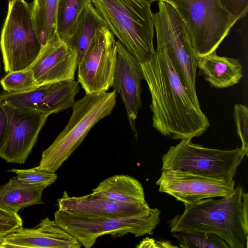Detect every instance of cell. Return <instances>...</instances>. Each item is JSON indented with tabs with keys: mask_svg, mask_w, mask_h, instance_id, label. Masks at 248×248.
I'll list each match as a JSON object with an SVG mask.
<instances>
[{
	"mask_svg": "<svg viewBox=\"0 0 248 248\" xmlns=\"http://www.w3.org/2000/svg\"><path fill=\"white\" fill-rule=\"evenodd\" d=\"M8 171L15 173L17 178L25 183L46 188L55 182L57 178V175L55 173L39 169L37 166L29 169H12Z\"/></svg>",
	"mask_w": 248,
	"mask_h": 248,
	"instance_id": "obj_26",
	"label": "cell"
},
{
	"mask_svg": "<svg viewBox=\"0 0 248 248\" xmlns=\"http://www.w3.org/2000/svg\"><path fill=\"white\" fill-rule=\"evenodd\" d=\"M43 186L25 183L16 176L0 188V205L16 213L22 208L42 204Z\"/></svg>",
	"mask_w": 248,
	"mask_h": 248,
	"instance_id": "obj_20",
	"label": "cell"
},
{
	"mask_svg": "<svg viewBox=\"0 0 248 248\" xmlns=\"http://www.w3.org/2000/svg\"><path fill=\"white\" fill-rule=\"evenodd\" d=\"M170 4L184 21L193 47L199 58L219 46L238 20L221 6L219 0H148Z\"/></svg>",
	"mask_w": 248,
	"mask_h": 248,
	"instance_id": "obj_6",
	"label": "cell"
},
{
	"mask_svg": "<svg viewBox=\"0 0 248 248\" xmlns=\"http://www.w3.org/2000/svg\"><path fill=\"white\" fill-rule=\"evenodd\" d=\"M140 65L151 96L153 126L174 140L202 135L210 126L209 120L194 104L164 50L156 48L154 57Z\"/></svg>",
	"mask_w": 248,
	"mask_h": 248,
	"instance_id": "obj_1",
	"label": "cell"
},
{
	"mask_svg": "<svg viewBox=\"0 0 248 248\" xmlns=\"http://www.w3.org/2000/svg\"><path fill=\"white\" fill-rule=\"evenodd\" d=\"M58 0H33L31 8L35 28L42 46L57 35Z\"/></svg>",
	"mask_w": 248,
	"mask_h": 248,
	"instance_id": "obj_22",
	"label": "cell"
},
{
	"mask_svg": "<svg viewBox=\"0 0 248 248\" xmlns=\"http://www.w3.org/2000/svg\"><path fill=\"white\" fill-rule=\"evenodd\" d=\"M107 28L140 62L155 54V28L148 0H91Z\"/></svg>",
	"mask_w": 248,
	"mask_h": 248,
	"instance_id": "obj_3",
	"label": "cell"
},
{
	"mask_svg": "<svg viewBox=\"0 0 248 248\" xmlns=\"http://www.w3.org/2000/svg\"><path fill=\"white\" fill-rule=\"evenodd\" d=\"M0 46L6 72L29 68L42 46L31 7L25 0H9L0 35Z\"/></svg>",
	"mask_w": 248,
	"mask_h": 248,
	"instance_id": "obj_8",
	"label": "cell"
},
{
	"mask_svg": "<svg viewBox=\"0 0 248 248\" xmlns=\"http://www.w3.org/2000/svg\"><path fill=\"white\" fill-rule=\"evenodd\" d=\"M81 244L54 220L46 217L32 228L21 227L0 238L2 248H80Z\"/></svg>",
	"mask_w": 248,
	"mask_h": 248,
	"instance_id": "obj_16",
	"label": "cell"
},
{
	"mask_svg": "<svg viewBox=\"0 0 248 248\" xmlns=\"http://www.w3.org/2000/svg\"><path fill=\"white\" fill-rule=\"evenodd\" d=\"M59 208L70 213L85 216L121 218L148 212V204L121 203L95 195L92 193L80 197H70L65 191L57 200Z\"/></svg>",
	"mask_w": 248,
	"mask_h": 248,
	"instance_id": "obj_17",
	"label": "cell"
},
{
	"mask_svg": "<svg viewBox=\"0 0 248 248\" xmlns=\"http://www.w3.org/2000/svg\"><path fill=\"white\" fill-rule=\"evenodd\" d=\"M242 187L215 200L209 198L185 205L180 215L168 221L171 233L198 231L216 234L230 248H248V225L242 213Z\"/></svg>",
	"mask_w": 248,
	"mask_h": 248,
	"instance_id": "obj_2",
	"label": "cell"
},
{
	"mask_svg": "<svg viewBox=\"0 0 248 248\" xmlns=\"http://www.w3.org/2000/svg\"><path fill=\"white\" fill-rule=\"evenodd\" d=\"M8 120L2 102L0 101V153L4 144L7 129Z\"/></svg>",
	"mask_w": 248,
	"mask_h": 248,
	"instance_id": "obj_30",
	"label": "cell"
},
{
	"mask_svg": "<svg viewBox=\"0 0 248 248\" xmlns=\"http://www.w3.org/2000/svg\"><path fill=\"white\" fill-rule=\"evenodd\" d=\"M75 50L57 35L42 46L36 60L29 68L38 85L74 80L78 68Z\"/></svg>",
	"mask_w": 248,
	"mask_h": 248,
	"instance_id": "obj_15",
	"label": "cell"
},
{
	"mask_svg": "<svg viewBox=\"0 0 248 248\" xmlns=\"http://www.w3.org/2000/svg\"><path fill=\"white\" fill-rule=\"evenodd\" d=\"M222 7L238 20L248 12V0H219Z\"/></svg>",
	"mask_w": 248,
	"mask_h": 248,
	"instance_id": "obj_29",
	"label": "cell"
},
{
	"mask_svg": "<svg viewBox=\"0 0 248 248\" xmlns=\"http://www.w3.org/2000/svg\"><path fill=\"white\" fill-rule=\"evenodd\" d=\"M91 0H58L56 15V33L66 43L71 38L79 17Z\"/></svg>",
	"mask_w": 248,
	"mask_h": 248,
	"instance_id": "obj_23",
	"label": "cell"
},
{
	"mask_svg": "<svg viewBox=\"0 0 248 248\" xmlns=\"http://www.w3.org/2000/svg\"><path fill=\"white\" fill-rule=\"evenodd\" d=\"M156 184L159 192L173 197L185 205L206 198L226 196L235 189L233 179L213 178L181 170H162Z\"/></svg>",
	"mask_w": 248,
	"mask_h": 248,
	"instance_id": "obj_11",
	"label": "cell"
},
{
	"mask_svg": "<svg viewBox=\"0 0 248 248\" xmlns=\"http://www.w3.org/2000/svg\"><path fill=\"white\" fill-rule=\"evenodd\" d=\"M1 102L7 113L8 124L0 157L8 163L23 164L49 115Z\"/></svg>",
	"mask_w": 248,
	"mask_h": 248,
	"instance_id": "obj_12",
	"label": "cell"
},
{
	"mask_svg": "<svg viewBox=\"0 0 248 248\" xmlns=\"http://www.w3.org/2000/svg\"><path fill=\"white\" fill-rule=\"evenodd\" d=\"M78 82L67 80L39 85L27 92L0 94V101L21 108L57 113L70 108L79 91Z\"/></svg>",
	"mask_w": 248,
	"mask_h": 248,
	"instance_id": "obj_13",
	"label": "cell"
},
{
	"mask_svg": "<svg viewBox=\"0 0 248 248\" xmlns=\"http://www.w3.org/2000/svg\"><path fill=\"white\" fill-rule=\"evenodd\" d=\"M197 67L205 80L216 88L233 86L243 77L239 59L218 56L216 51L199 58Z\"/></svg>",
	"mask_w": 248,
	"mask_h": 248,
	"instance_id": "obj_18",
	"label": "cell"
},
{
	"mask_svg": "<svg viewBox=\"0 0 248 248\" xmlns=\"http://www.w3.org/2000/svg\"><path fill=\"white\" fill-rule=\"evenodd\" d=\"M116 41L107 27H102L78 64V81L86 93L107 92L112 86L117 58Z\"/></svg>",
	"mask_w": 248,
	"mask_h": 248,
	"instance_id": "obj_10",
	"label": "cell"
},
{
	"mask_svg": "<svg viewBox=\"0 0 248 248\" xmlns=\"http://www.w3.org/2000/svg\"><path fill=\"white\" fill-rule=\"evenodd\" d=\"M0 83L3 90L10 93H23L39 86L30 68L8 73Z\"/></svg>",
	"mask_w": 248,
	"mask_h": 248,
	"instance_id": "obj_25",
	"label": "cell"
},
{
	"mask_svg": "<svg viewBox=\"0 0 248 248\" xmlns=\"http://www.w3.org/2000/svg\"><path fill=\"white\" fill-rule=\"evenodd\" d=\"M157 5V11L152 15L156 48L162 49L166 53L194 104L200 108L196 88L199 57L192 45L189 32L170 4L159 1Z\"/></svg>",
	"mask_w": 248,
	"mask_h": 248,
	"instance_id": "obj_5",
	"label": "cell"
},
{
	"mask_svg": "<svg viewBox=\"0 0 248 248\" xmlns=\"http://www.w3.org/2000/svg\"><path fill=\"white\" fill-rule=\"evenodd\" d=\"M117 58L112 86L125 106L131 128L137 137L136 120L141 107V81L143 75L140 62L118 41Z\"/></svg>",
	"mask_w": 248,
	"mask_h": 248,
	"instance_id": "obj_14",
	"label": "cell"
},
{
	"mask_svg": "<svg viewBox=\"0 0 248 248\" xmlns=\"http://www.w3.org/2000/svg\"><path fill=\"white\" fill-rule=\"evenodd\" d=\"M157 245L158 246V248H178L177 246H175L173 245L170 241H165V240H161L156 241Z\"/></svg>",
	"mask_w": 248,
	"mask_h": 248,
	"instance_id": "obj_32",
	"label": "cell"
},
{
	"mask_svg": "<svg viewBox=\"0 0 248 248\" xmlns=\"http://www.w3.org/2000/svg\"><path fill=\"white\" fill-rule=\"evenodd\" d=\"M137 248H157L156 241L153 238L146 237L143 239L140 243L136 246Z\"/></svg>",
	"mask_w": 248,
	"mask_h": 248,
	"instance_id": "obj_31",
	"label": "cell"
},
{
	"mask_svg": "<svg viewBox=\"0 0 248 248\" xmlns=\"http://www.w3.org/2000/svg\"><path fill=\"white\" fill-rule=\"evenodd\" d=\"M160 211L157 208L144 213L125 217L85 216L58 209L54 220L85 248H90L97 239L105 234L121 236L128 233L139 237L152 234L160 222Z\"/></svg>",
	"mask_w": 248,
	"mask_h": 248,
	"instance_id": "obj_7",
	"label": "cell"
},
{
	"mask_svg": "<svg viewBox=\"0 0 248 248\" xmlns=\"http://www.w3.org/2000/svg\"><path fill=\"white\" fill-rule=\"evenodd\" d=\"M23 221L17 213L0 205V238L22 227Z\"/></svg>",
	"mask_w": 248,
	"mask_h": 248,
	"instance_id": "obj_28",
	"label": "cell"
},
{
	"mask_svg": "<svg viewBox=\"0 0 248 248\" xmlns=\"http://www.w3.org/2000/svg\"><path fill=\"white\" fill-rule=\"evenodd\" d=\"M241 147L220 150L203 147L183 139L162 156L163 170L189 171L216 178L232 179L244 156Z\"/></svg>",
	"mask_w": 248,
	"mask_h": 248,
	"instance_id": "obj_9",
	"label": "cell"
},
{
	"mask_svg": "<svg viewBox=\"0 0 248 248\" xmlns=\"http://www.w3.org/2000/svg\"><path fill=\"white\" fill-rule=\"evenodd\" d=\"M234 117L237 134L242 143L241 148L248 153V108L244 105L237 104L234 106Z\"/></svg>",
	"mask_w": 248,
	"mask_h": 248,
	"instance_id": "obj_27",
	"label": "cell"
},
{
	"mask_svg": "<svg viewBox=\"0 0 248 248\" xmlns=\"http://www.w3.org/2000/svg\"><path fill=\"white\" fill-rule=\"evenodd\" d=\"M105 26H107L105 22L92 2L83 10L74 34L66 42L75 50L78 64L81 61L97 32Z\"/></svg>",
	"mask_w": 248,
	"mask_h": 248,
	"instance_id": "obj_21",
	"label": "cell"
},
{
	"mask_svg": "<svg viewBox=\"0 0 248 248\" xmlns=\"http://www.w3.org/2000/svg\"><path fill=\"white\" fill-rule=\"evenodd\" d=\"M92 193L118 202L147 203L141 184L127 175H115L105 179Z\"/></svg>",
	"mask_w": 248,
	"mask_h": 248,
	"instance_id": "obj_19",
	"label": "cell"
},
{
	"mask_svg": "<svg viewBox=\"0 0 248 248\" xmlns=\"http://www.w3.org/2000/svg\"><path fill=\"white\" fill-rule=\"evenodd\" d=\"M172 235L182 248H230L228 244L218 236L198 231L178 232Z\"/></svg>",
	"mask_w": 248,
	"mask_h": 248,
	"instance_id": "obj_24",
	"label": "cell"
},
{
	"mask_svg": "<svg viewBox=\"0 0 248 248\" xmlns=\"http://www.w3.org/2000/svg\"><path fill=\"white\" fill-rule=\"evenodd\" d=\"M116 102V93L114 91L86 93L75 101L67 124L43 152L37 167L55 173L80 145L92 128L110 114Z\"/></svg>",
	"mask_w": 248,
	"mask_h": 248,
	"instance_id": "obj_4",
	"label": "cell"
}]
</instances>
